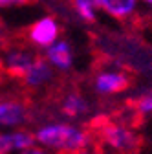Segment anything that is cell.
I'll return each mask as SVG.
<instances>
[{"mask_svg": "<svg viewBox=\"0 0 152 154\" xmlns=\"http://www.w3.org/2000/svg\"><path fill=\"white\" fill-rule=\"evenodd\" d=\"M35 145L51 154H70L92 147V132L79 123L66 119H53L41 123L33 130Z\"/></svg>", "mask_w": 152, "mask_h": 154, "instance_id": "obj_1", "label": "cell"}, {"mask_svg": "<svg viewBox=\"0 0 152 154\" xmlns=\"http://www.w3.org/2000/svg\"><path fill=\"white\" fill-rule=\"evenodd\" d=\"M99 143L110 154H134L139 147V136L121 121H108L99 128Z\"/></svg>", "mask_w": 152, "mask_h": 154, "instance_id": "obj_2", "label": "cell"}, {"mask_svg": "<svg viewBox=\"0 0 152 154\" xmlns=\"http://www.w3.org/2000/svg\"><path fill=\"white\" fill-rule=\"evenodd\" d=\"M62 35V26L59 18L53 15H42L37 20H33L26 31V41L31 46V50H48L51 44H55Z\"/></svg>", "mask_w": 152, "mask_h": 154, "instance_id": "obj_3", "label": "cell"}, {"mask_svg": "<svg viewBox=\"0 0 152 154\" xmlns=\"http://www.w3.org/2000/svg\"><path fill=\"white\" fill-rule=\"evenodd\" d=\"M130 86V75L119 66H103L93 73L92 88L97 95H117Z\"/></svg>", "mask_w": 152, "mask_h": 154, "instance_id": "obj_4", "label": "cell"}, {"mask_svg": "<svg viewBox=\"0 0 152 154\" xmlns=\"http://www.w3.org/2000/svg\"><path fill=\"white\" fill-rule=\"evenodd\" d=\"M37 59V53L24 44H11L0 51V68L13 77H20Z\"/></svg>", "mask_w": 152, "mask_h": 154, "instance_id": "obj_5", "label": "cell"}, {"mask_svg": "<svg viewBox=\"0 0 152 154\" xmlns=\"http://www.w3.org/2000/svg\"><path fill=\"white\" fill-rule=\"evenodd\" d=\"M28 119H29V108L22 99L9 97V95L0 97V130L24 128Z\"/></svg>", "mask_w": 152, "mask_h": 154, "instance_id": "obj_6", "label": "cell"}, {"mask_svg": "<svg viewBox=\"0 0 152 154\" xmlns=\"http://www.w3.org/2000/svg\"><path fill=\"white\" fill-rule=\"evenodd\" d=\"M42 59L53 68V72H70L73 68L75 63V53H73V46L66 38H59L55 44H51L48 50H44V57Z\"/></svg>", "mask_w": 152, "mask_h": 154, "instance_id": "obj_7", "label": "cell"}, {"mask_svg": "<svg viewBox=\"0 0 152 154\" xmlns=\"http://www.w3.org/2000/svg\"><path fill=\"white\" fill-rule=\"evenodd\" d=\"M35 145L33 132L28 128L0 130V154H18Z\"/></svg>", "mask_w": 152, "mask_h": 154, "instance_id": "obj_8", "label": "cell"}, {"mask_svg": "<svg viewBox=\"0 0 152 154\" xmlns=\"http://www.w3.org/2000/svg\"><path fill=\"white\" fill-rule=\"evenodd\" d=\"M53 77H55L53 68L42 57H37L33 64L28 68V72L22 75V83H24V86H28L31 90H41V88H46L53 81Z\"/></svg>", "mask_w": 152, "mask_h": 154, "instance_id": "obj_9", "label": "cell"}, {"mask_svg": "<svg viewBox=\"0 0 152 154\" xmlns=\"http://www.w3.org/2000/svg\"><path fill=\"white\" fill-rule=\"evenodd\" d=\"M59 108H61V114L66 118V121H73L75 123V119L84 118V116L90 112V103H88V99L81 92L71 90V92L62 95Z\"/></svg>", "mask_w": 152, "mask_h": 154, "instance_id": "obj_10", "label": "cell"}, {"mask_svg": "<svg viewBox=\"0 0 152 154\" xmlns=\"http://www.w3.org/2000/svg\"><path fill=\"white\" fill-rule=\"evenodd\" d=\"M99 13H105L116 20H128L138 13L139 2L136 0H97Z\"/></svg>", "mask_w": 152, "mask_h": 154, "instance_id": "obj_11", "label": "cell"}, {"mask_svg": "<svg viewBox=\"0 0 152 154\" xmlns=\"http://www.w3.org/2000/svg\"><path fill=\"white\" fill-rule=\"evenodd\" d=\"M71 9L77 15L79 20H83L86 24L96 22L97 15H99L97 0H75V2H71Z\"/></svg>", "mask_w": 152, "mask_h": 154, "instance_id": "obj_12", "label": "cell"}, {"mask_svg": "<svg viewBox=\"0 0 152 154\" xmlns=\"http://www.w3.org/2000/svg\"><path fill=\"white\" fill-rule=\"evenodd\" d=\"M134 108L141 116H152V90H145L134 97Z\"/></svg>", "mask_w": 152, "mask_h": 154, "instance_id": "obj_13", "label": "cell"}, {"mask_svg": "<svg viewBox=\"0 0 152 154\" xmlns=\"http://www.w3.org/2000/svg\"><path fill=\"white\" fill-rule=\"evenodd\" d=\"M18 154H51V152H48L46 149H42L39 145H33V147H29V149H26L22 152H18Z\"/></svg>", "mask_w": 152, "mask_h": 154, "instance_id": "obj_14", "label": "cell"}, {"mask_svg": "<svg viewBox=\"0 0 152 154\" xmlns=\"http://www.w3.org/2000/svg\"><path fill=\"white\" fill-rule=\"evenodd\" d=\"M6 48V29L2 26V22H0V51H2Z\"/></svg>", "mask_w": 152, "mask_h": 154, "instance_id": "obj_15", "label": "cell"}, {"mask_svg": "<svg viewBox=\"0 0 152 154\" xmlns=\"http://www.w3.org/2000/svg\"><path fill=\"white\" fill-rule=\"evenodd\" d=\"M18 6V2H13V0H0V9H6V8H15Z\"/></svg>", "mask_w": 152, "mask_h": 154, "instance_id": "obj_16", "label": "cell"}, {"mask_svg": "<svg viewBox=\"0 0 152 154\" xmlns=\"http://www.w3.org/2000/svg\"><path fill=\"white\" fill-rule=\"evenodd\" d=\"M70 154H99L97 150H93L92 147H88V149H83V150H75V152H70Z\"/></svg>", "mask_w": 152, "mask_h": 154, "instance_id": "obj_17", "label": "cell"}, {"mask_svg": "<svg viewBox=\"0 0 152 154\" xmlns=\"http://www.w3.org/2000/svg\"><path fill=\"white\" fill-rule=\"evenodd\" d=\"M147 6H148V8H152V0H148V2H147Z\"/></svg>", "mask_w": 152, "mask_h": 154, "instance_id": "obj_18", "label": "cell"}]
</instances>
